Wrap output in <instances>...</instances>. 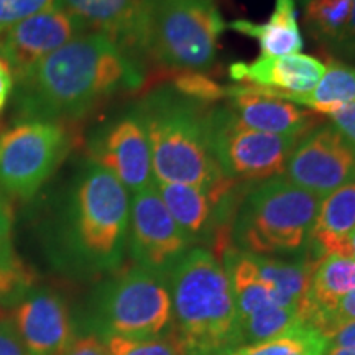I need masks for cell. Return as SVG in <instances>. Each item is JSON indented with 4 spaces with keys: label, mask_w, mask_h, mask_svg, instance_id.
Instances as JSON below:
<instances>
[{
    "label": "cell",
    "mask_w": 355,
    "mask_h": 355,
    "mask_svg": "<svg viewBox=\"0 0 355 355\" xmlns=\"http://www.w3.org/2000/svg\"><path fill=\"white\" fill-rule=\"evenodd\" d=\"M139 61L99 33H83L17 78L19 121H78L102 102L139 89Z\"/></svg>",
    "instance_id": "1"
},
{
    "label": "cell",
    "mask_w": 355,
    "mask_h": 355,
    "mask_svg": "<svg viewBox=\"0 0 355 355\" xmlns=\"http://www.w3.org/2000/svg\"><path fill=\"white\" fill-rule=\"evenodd\" d=\"M128 220L130 193L114 175L86 159L58 194L53 255L78 272L115 270L125 252Z\"/></svg>",
    "instance_id": "2"
},
{
    "label": "cell",
    "mask_w": 355,
    "mask_h": 355,
    "mask_svg": "<svg viewBox=\"0 0 355 355\" xmlns=\"http://www.w3.org/2000/svg\"><path fill=\"white\" fill-rule=\"evenodd\" d=\"M171 324L184 355H227L241 347L225 266L207 248H189L166 275Z\"/></svg>",
    "instance_id": "3"
},
{
    "label": "cell",
    "mask_w": 355,
    "mask_h": 355,
    "mask_svg": "<svg viewBox=\"0 0 355 355\" xmlns=\"http://www.w3.org/2000/svg\"><path fill=\"white\" fill-rule=\"evenodd\" d=\"M206 104L159 87L135 105L152 152L153 181L216 189L229 181L211 145Z\"/></svg>",
    "instance_id": "4"
},
{
    "label": "cell",
    "mask_w": 355,
    "mask_h": 355,
    "mask_svg": "<svg viewBox=\"0 0 355 355\" xmlns=\"http://www.w3.org/2000/svg\"><path fill=\"white\" fill-rule=\"evenodd\" d=\"M321 201L283 175L254 183L239 199L234 219L239 250L263 257L306 255Z\"/></svg>",
    "instance_id": "5"
},
{
    "label": "cell",
    "mask_w": 355,
    "mask_h": 355,
    "mask_svg": "<svg viewBox=\"0 0 355 355\" xmlns=\"http://www.w3.org/2000/svg\"><path fill=\"white\" fill-rule=\"evenodd\" d=\"M225 30L216 0H152L141 55L168 68L201 73L216 63Z\"/></svg>",
    "instance_id": "6"
},
{
    "label": "cell",
    "mask_w": 355,
    "mask_h": 355,
    "mask_svg": "<svg viewBox=\"0 0 355 355\" xmlns=\"http://www.w3.org/2000/svg\"><path fill=\"white\" fill-rule=\"evenodd\" d=\"M94 324L109 336L153 337L171 324V296L166 278L135 265L107 279L94 295Z\"/></svg>",
    "instance_id": "7"
},
{
    "label": "cell",
    "mask_w": 355,
    "mask_h": 355,
    "mask_svg": "<svg viewBox=\"0 0 355 355\" xmlns=\"http://www.w3.org/2000/svg\"><path fill=\"white\" fill-rule=\"evenodd\" d=\"M73 148L61 122L24 119L0 132L2 196L30 201L37 196Z\"/></svg>",
    "instance_id": "8"
},
{
    "label": "cell",
    "mask_w": 355,
    "mask_h": 355,
    "mask_svg": "<svg viewBox=\"0 0 355 355\" xmlns=\"http://www.w3.org/2000/svg\"><path fill=\"white\" fill-rule=\"evenodd\" d=\"M211 145L222 175L235 183H260L283 175L300 139L247 127L227 105L207 112Z\"/></svg>",
    "instance_id": "9"
},
{
    "label": "cell",
    "mask_w": 355,
    "mask_h": 355,
    "mask_svg": "<svg viewBox=\"0 0 355 355\" xmlns=\"http://www.w3.org/2000/svg\"><path fill=\"white\" fill-rule=\"evenodd\" d=\"M224 260L234 295L241 345L263 343L301 321L298 314L277 303L261 279L252 254L225 247Z\"/></svg>",
    "instance_id": "10"
},
{
    "label": "cell",
    "mask_w": 355,
    "mask_h": 355,
    "mask_svg": "<svg viewBox=\"0 0 355 355\" xmlns=\"http://www.w3.org/2000/svg\"><path fill=\"white\" fill-rule=\"evenodd\" d=\"M87 157L117 178L128 193L153 184L150 141L135 105L94 128L87 140Z\"/></svg>",
    "instance_id": "11"
},
{
    "label": "cell",
    "mask_w": 355,
    "mask_h": 355,
    "mask_svg": "<svg viewBox=\"0 0 355 355\" xmlns=\"http://www.w3.org/2000/svg\"><path fill=\"white\" fill-rule=\"evenodd\" d=\"M283 176L318 198L355 180V148L332 123L318 125L298 140Z\"/></svg>",
    "instance_id": "12"
},
{
    "label": "cell",
    "mask_w": 355,
    "mask_h": 355,
    "mask_svg": "<svg viewBox=\"0 0 355 355\" xmlns=\"http://www.w3.org/2000/svg\"><path fill=\"white\" fill-rule=\"evenodd\" d=\"M127 242L137 265L165 278L191 248V242L168 212L155 183L133 194Z\"/></svg>",
    "instance_id": "13"
},
{
    "label": "cell",
    "mask_w": 355,
    "mask_h": 355,
    "mask_svg": "<svg viewBox=\"0 0 355 355\" xmlns=\"http://www.w3.org/2000/svg\"><path fill=\"white\" fill-rule=\"evenodd\" d=\"M83 33H87L86 28L73 15L60 7L50 8L19 21L0 35V58L17 79Z\"/></svg>",
    "instance_id": "14"
},
{
    "label": "cell",
    "mask_w": 355,
    "mask_h": 355,
    "mask_svg": "<svg viewBox=\"0 0 355 355\" xmlns=\"http://www.w3.org/2000/svg\"><path fill=\"white\" fill-rule=\"evenodd\" d=\"M13 309V327L32 355H61L74 337L69 309L51 288H28Z\"/></svg>",
    "instance_id": "15"
},
{
    "label": "cell",
    "mask_w": 355,
    "mask_h": 355,
    "mask_svg": "<svg viewBox=\"0 0 355 355\" xmlns=\"http://www.w3.org/2000/svg\"><path fill=\"white\" fill-rule=\"evenodd\" d=\"M58 7L87 33L104 35L133 58L141 55L152 0H58Z\"/></svg>",
    "instance_id": "16"
},
{
    "label": "cell",
    "mask_w": 355,
    "mask_h": 355,
    "mask_svg": "<svg viewBox=\"0 0 355 355\" xmlns=\"http://www.w3.org/2000/svg\"><path fill=\"white\" fill-rule=\"evenodd\" d=\"M153 183L168 212L191 243L206 237L216 222L227 216L239 189V183L230 180L216 189L159 181Z\"/></svg>",
    "instance_id": "17"
},
{
    "label": "cell",
    "mask_w": 355,
    "mask_h": 355,
    "mask_svg": "<svg viewBox=\"0 0 355 355\" xmlns=\"http://www.w3.org/2000/svg\"><path fill=\"white\" fill-rule=\"evenodd\" d=\"M227 107L247 127L273 135L303 139L321 123L319 114L263 94L255 86H229Z\"/></svg>",
    "instance_id": "18"
},
{
    "label": "cell",
    "mask_w": 355,
    "mask_h": 355,
    "mask_svg": "<svg viewBox=\"0 0 355 355\" xmlns=\"http://www.w3.org/2000/svg\"><path fill=\"white\" fill-rule=\"evenodd\" d=\"M324 73L326 64L321 60L301 53L288 56H259L252 61H237L229 68L234 81L285 94H306L313 91Z\"/></svg>",
    "instance_id": "19"
},
{
    "label": "cell",
    "mask_w": 355,
    "mask_h": 355,
    "mask_svg": "<svg viewBox=\"0 0 355 355\" xmlns=\"http://www.w3.org/2000/svg\"><path fill=\"white\" fill-rule=\"evenodd\" d=\"M354 288L355 260L339 254L322 257L311 277L304 303L300 309V319L318 329L322 319Z\"/></svg>",
    "instance_id": "20"
},
{
    "label": "cell",
    "mask_w": 355,
    "mask_h": 355,
    "mask_svg": "<svg viewBox=\"0 0 355 355\" xmlns=\"http://www.w3.org/2000/svg\"><path fill=\"white\" fill-rule=\"evenodd\" d=\"M355 229V180L322 198L309 237L316 260L331 254L347 257L349 235Z\"/></svg>",
    "instance_id": "21"
},
{
    "label": "cell",
    "mask_w": 355,
    "mask_h": 355,
    "mask_svg": "<svg viewBox=\"0 0 355 355\" xmlns=\"http://www.w3.org/2000/svg\"><path fill=\"white\" fill-rule=\"evenodd\" d=\"M227 28L257 40L260 56L296 55L304 48L295 0H275L272 15L263 24L237 19L227 24Z\"/></svg>",
    "instance_id": "22"
},
{
    "label": "cell",
    "mask_w": 355,
    "mask_h": 355,
    "mask_svg": "<svg viewBox=\"0 0 355 355\" xmlns=\"http://www.w3.org/2000/svg\"><path fill=\"white\" fill-rule=\"evenodd\" d=\"M252 259L255 261L261 279L273 293L277 303L300 316V309L304 303L311 277H313L319 260L314 259L311 252L295 260L254 254H252Z\"/></svg>",
    "instance_id": "23"
},
{
    "label": "cell",
    "mask_w": 355,
    "mask_h": 355,
    "mask_svg": "<svg viewBox=\"0 0 355 355\" xmlns=\"http://www.w3.org/2000/svg\"><path fill=\"white\" fill-rule=\"evenodd\" d=\"M257 89L263 94L304 105L314 114L331 115L345 105L355 104V66L331 60V63L326 64V73L321 81L306 94H285L265 87Z\"/></svg>",
    "instance_id": "24"
},
{
    "label": "cell",
    "mask_w": 355,
    "mask_h": 355,
    "mask_svg": "<svg viewBox=\"0 0 355 355\" xmlns=\"http://www.w3.org/2000/svg\"><path fill=\"white\" fill-rule=\"evenodd\" d=\"M327 337L303 321L263 343L241 345L227 355H326Z\"/></svg>",
    "instance_id": "25"
},
{
    "label": "cell",
    "mask_w": 355,
    "mask_h": 355,
    "mask_svg": "<svg viewBox=\"0 0 355 355\" xmlns=\"http://www.w3.org/2000/svg\"><path fill=\"white\" fill-rule=\"evenodd\" d=\"M354 0H306L304 26L324 46L334 50L347 26Z\"/></svg>",
    "instance_id": "26"
},
{
    "label": "cell",
    "mask_w": 355,
    "mask_h": 355,
    "mask_svg": "<svg viewBox=\"0 0 355 355\" xmlns=\"http://www.w3.org/2000/svg\"><path fill=\"white\" fill-rule=\"evenodd\" d=\"M110 355H184L173 329L153 337H104Z\"/></svg>",
    "instance_id": "27"
},
{
    "label": "cell",
    "mask_w": 355,
    "mask_h": 355,
    "mask_svg": "<svg viewBox=\"0 0 355 355\" xmlns=\"http://www.w3.org/2000/svg\"><path fill=\"white\" fill-rule=\"evenodd\" d=\"M35 273L15 255V252L0 255V300H19L35 285Z\"/></svg>",
    "instance_id": "28"
},
{
    "label": "cell",
    "mask_w": 355,
    "mask_h": 355,
    "mask_svg": "<svg viewBox=\"0 0 355 355\" xmlns=\"http://www.w3.org/2000/svg\"><path fill=\"white\" fill-rule=\"evenodd\" d=\"M171 87L181 96L201 102V104L227 99L229 96V86H220L214 79L198 71H184L183 74L175 78Z\"/></svg>",
    "instance_id": "29"
},
{
    "label": "cell",
    "mask_w": 355,
    "mask_h": 355,
    "mask_svg": "<svg viewBox=\"0 0 355 355\" xmlns=\"http://www.w3.org/2000/svg\"><path fill=\"white\" fill-rule=\"evenodd\" d=\"M58 7V0H0V35L19 21Z\"/></svg>",
    "instance_id": "30"
},
{
    "label": "cell",
    "mask_w": 355,
    "mask_h": 355,
    "mask_svg": "<svg viewBox=\"0 0 355 355\" xmlns=\"http://www.w3.org/2000/svg\"><path fill=\"white\" fill-rule=\"evenodd\" d=\"M350 322H355V288L349 291L339 304L322 319L319 324L318 331H321L326 337H331L340 327L347 326Z\"/></svg>",
    "instance_id": "31"
},
{
    "label": "cell",
    "mask_w": 355,
    "mask_h": 355,
    "mask_svg": "<svg viewBox=\"0 0 355 355\" xmlns=\"http://www.w3.org/2000/svg\"><path fill=\"white\" fill-rule=\"evenodd\" d=\"M326 355H355V322L340 327L327 337Z\"/></svg>",
    "instance_id": "32"
},
{
    "label": "cell",
    "mask_w": 355,
    "mask_h": 355,
    "mask_svg": "<svg viewBox=\"0 0 355 355\" xmlns=\"http://www.w3.org/2000/svg\"><path fill=\"white\" fill-rule=\"evenodd\" d=\"M0 355H32L12 322L0 321Z\"/></svg>",
    "instance_id": "33"
},
{
    "label": "cell",
    "mask_w": 355,
    "mask_h": 355,
    "mask_svg": "<svg viewBox=\"0 0 355 355\" xmlns=\"http://www.w3.org/2000/svg\"><path fill=\"white\" fill-rule=\"evenodd\" d=\"M61 355H110L104 339L97 336H84L74 339Z\"/></svg>",
    "instance_id": "34"
},
{
    "label": "cell",
    "mask_w": 355,
    "mask_h": 355,
    "mask_svg": "<svg viewBox=\"0 0 355 355\" xmlns=\"http://www.w3.org/2000/svg\"><path fill=\"white\" fill-rule=\"evenodd\" d=\"M331 123L345 137V140L355 148V104L345 105L337 112L327 115Z\"/></svg>",
    "instance_id": "35"
},
{
    "label": "cell",
    "mask_w": 355,
    "mask_h": 355,
    "mask_svg": "<svg viewBox=\"0 0 355 355\" xmlns=\"http://www.w3.org/2000/svg\"><path fill=\"white\" fill-rule=\"evenodd\" d=\"M12 225H13L12 209L10 206H8L6 196L0 194V255H6L13 252Z\"/></svg>",
    "instance_id": "36"
},
{
    "label": "cell",
    "mask_w": 355,
    "mask_h": 355,
    "mask_svg": "<svg viewBox=\"0 0 355 355\" xmlns=\"http://www.w3.org/2000/svg\"><path fill=\"white\" fill-rule=\"evenodd\" d=\"M334 51L345 58H355V0L352 2V10H350L347 26H345L343 37H340Z\"/></svg>",
    "instance_id": "37"
},
{
    "label": "cell",
    "mask_w": 355,
    "mask_h": 355,
    "mask_svg": "<svg viewBox=\"0 0 355 355\" xmlns=\"http://www.w3.org/2000/svg\"><path fill=\"white\" fill-rule=\"evenodd\" d=\"M13 92V74L6 61L0 58V112L6 109Z\"/></svg>",
    "instance_id": "38"
},
{
    "label": "cell",
    "mask_w": 355,
    "mask_h": 355,
    "mask_svg": "<svg viewBox=\"0 0 355 355\" xmlns=\"http://www.w3.org/2000/svg\"><path fill=\"white\" fill-rule=\"evenodd\" d=\"M347 257L355 260V229L352 230V234L349 235L347 241Z\"/></svg>",
    "instance_id": "39"
}]
</instances>
